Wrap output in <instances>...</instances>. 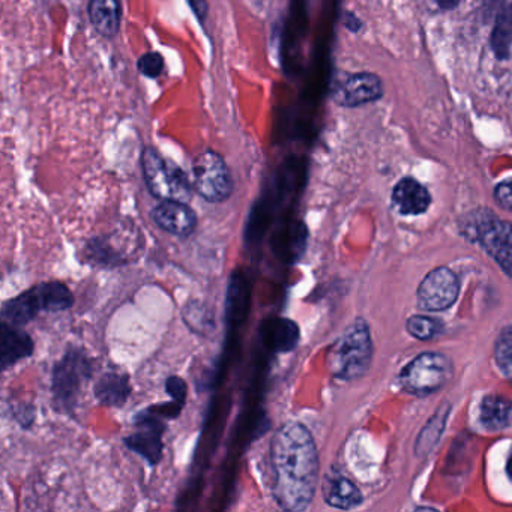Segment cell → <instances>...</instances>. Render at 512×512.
Wrapping results in <instances>:
<instances>
[{
  "mask_svg": "<svg viewBox=\"0 0 512 512\" xmlns=\"http://www.w3.org/2000/svg\"><path fill=\"white\" fill-rule=\"evenodd\" d=\"M272 493L286 511L310 506L319 481V457L313 436L304 425H283L271 445Z\"/></svg>",
  "mask_w": 512,
  "mask_h": 512,
  "instance_id": "6da1fadb",
  "label": "cell"
},
{
  "mask_svg": "<svg viewBox=\"0 0 512 512\" xmlns=\"http://www.w3.org/2000/svg\"><path fill=\"white\" fill-rule=\"evenodd\" d=\"M373 358L370 329L364 320H356L335 341L329 353V367L334 376L355 380L367 373Z\"/></svg>",
  "mask_w": 512,
  "mask_h": 512,
  "instance_id": "7a4b0ae2",
  "label": "cell"
},
{
  "mask_svg": "<svg viewBox=\"0 0 512 512\" xmlns=\"http://www.w3.org/2000/svg\"><path fill=\"white\" fill-rule=\"evenodd\" d=\"M73 302V293L64 283H43L5 304L4 323L23 326L41 311L67 310Z\"/></svg>",
  "mask_w": 512,
  "mask_h": 512,
  "instance_id": "3957f363",
  "label": "cell"
},
{
  "mask_svg": "<svg viewBox=\"0 0 512 512\" xmlns=\"http://www.w3.org/2000/svg\"><path fill=\"white\" fill-rule=\"evenodd\" d=\"M143 178L152 196L163 200H178L187 203L193 193V184L181 167L167 161L154 148L143 149Z\"/></svg>",
  "mask_w": 512,
  "mask_h": 512,
  "instance_id": "277c9868",
  "label": "cell"
},
{
  "mask_svg": "<svg viewBox=\"0 0 512 512\" xmlns=\"http://www.w3.org/2000/svg\"><path fill=\"white\" fill-rule=\"evenodd\" d=\"M452 376V364L442 353H422L400 373L404 391L415 395H430L439 391Z\"/></svg>",
  "mask_w": 512,
  "mask_h": 512,
  "instance_id": "5b68a950",
  "label": "cell"
},
{
  "mask_svg": "<svg viewBox=\"0 0 512 512\" xmlns=\"http://www.w3.org/2000/svg\"><path fill=\"white\" fill-rule=\"evenodd\" d=\"M194 191L211 203H220L229 199L233 191L232 173L226 161L214 151H205L194 160Z\"/></svg>",
  "mask_w": 512,
  "mask_h": 512,
  "instance_id": "8992f818",
  "label": "cell"
},
{
  "mask_svg": "<svg viewBox=\"0 0 512 512\" xmlns=\"http://www.w3.org/2000/svg\"><path fill=\"white\" fill-rule=\"evenodd\" d=\"M473 229L479 244L512 277V224L487 211L475 215Z\"/></svg>",
  "mask_w": 512,
  "mask_h": 512,
  "instance_id": "52a82bcc",
  "label": "cell"
},
{
  "mask_svg": "<svg viewBox=\"0 0 512 512\" xmlns=\"http://www.w3.org/2000/svg\"><path fill=\"white\" fill-rule=\"evenodd\" d=\"M382 95V82L373 73L341 74L332 86V100L349 109L373 103Z\"/></svg>",
  "mask_w": 512,
  "mask_h": 512,
  "instance_id": "ba28073f",
  "label": "cell"
},
{
  "mask_svg": "<svg viewBox=\"0 0 512 512\" xmlns=\"http://www.w3.org/2000/svg\"><path fill=\"white\" fill-rule=\"evenodd\" d=\"M458 292H460V283L451 269H434L419 286V307L428 311L446 310L457 301Z\"/></svg>",
  "mask_w": 512,
  "mask_h": 512,
  "instance_id": "9c48e42d",
  "label": "cell"
},
{
  "mask_svg": "<svg viewBox=\"0 0 512 512\" xmlns=\"http://www.w3.org/2000/svg\"><path fill=\"white\" fill-rule=\"evenodd\" d=\"M152 220L164 232L188 236L197 226L196 212L185 202L163 200L152 212Z\"/></svg>",
  "mask_w": 512,
  "mask_h": 512,
  "instance_id": "30bf717a",
  "label": "cell"
},
{
  "mask_svg": "<svg viewBox=\"0 0 512 512\" xmlns=\"http://www.w3.org/2000/svg\"><path fill=\"white\" fill-rule=\"evenodd\" d=\"M392 202L403 215H419L427 211L431 197L416 179L403 178L392 191Z\"/></svg>",
  "mask_w": 512,
  "mask_h": 512,
  "instance_id": "8fae6325",
  "label": "cell"
},
{
  "mask_svg": "<svg viewBox=\"0 0 512 512\" xmlns=\"http://www.w3.org/2000/svg\"><path fill=\"white\" fill-rule=\"evenodd\" d=\"M479 421L490 431L506 430L512 425V401L503 395L490 394L479 406Z\"/></svg>",
  "mask_w": 512,
  "mask_h": 512,
  "instance_id": "7c38bea8",
  "label": "cell"
},
{
  "mask_svg": "<svg viewBox=\"0 0 512 512\" xmlns=\"http://www.w3.org/2000/svg\"><path fill=\"white\" fill-rule=\"evenodd\" d=\"M89 19L98 34L104 38H115L121 28L118 0H89Z\"/></svg>",
  "mask_w": 512,
  "mask_h": 512,
  "instance_id": "4fadbf2b",
  "label": "cell"
},
{
  "mask_svg": "<svg viewBox=\"0 0 512 512\" xmlns=\"http://www.w3.org/2000/svg\"><path fill=\"white\" fill-rule=\"evenodd\" d=\"M323 497L328 505L338 509L356 508L362 502L361 491L344 476H328L323 485Z\"/></svg>",
  "mask_w": 512,
  "mask_h": 512,
  "instance_id": "5bb4252c",
  "label": "cell"
},
{
  "mask_svg": "<svg viewBox=\"0 0 512 512\" xmlns=\"http://www.w3.org/2000/svg\"><path fill=\"white\" fill-rule=\"evenodd\" d=\"M19 326L8 325L4 323L2 326V368L7 370L10 365L16 364L20 359L31 355L34 350L29 335L19 331Z\"/></svg>",
  "mask_w": 512,
  "mask_h": 512,
  "instance_id": "9a60e30c",
  "label": "cell"
},
{
  "mask_svg": "<svg viewBox=\"0 0 512 512\" xmlns=\"http://www.w3.org/2000/svg\"><path fill=\"white\" fill-rule=\"evenodd\" d=\"M85 370V361L82 356L76 355H68L56 368V395L61 397V400H70L71 395L79 388L82 377L85 376Z\"/></svg>",
  "mask_w": 512,
  "mask_h": 512,
  "instance_id": "2e32d148",
  "label": "cell"
},
{
  "mask_svg": "<svg viewBox=\"0 0 512 512\" xmlns=\"http://www.w3.org/2000/svg\"><path fill=\"white\" fill-rule=\"evenodd\" d=\"M95 391L103 403L109 404V406H119L127 400L130 386H128L127 377L119 376V374H107L98 382Z\"/></svg>",
  "mask_w": 512,
  "mask_h": 512,
  "instance_id": "e0dca14e",
  "label": "cell"
},
{
  "mask_svg": "<svg viewBox=\"0 0 512 512\" xmlns=\"http://www.w3.org/2000/svg\"><path fill=\"white\" fill-rule=\"evenodd\" d=\"M151 428L148 431H142V433L136 434V436L128 437L127 443L131 449L140 452L145 455L151 463H157L160 460L161 442L160 433L161 431Z\"/></svg>",
  "mask_w": 512,
  "mask_h": 512,
  "instance_id": "ac0fdd59",
  "label": "cell"
},
{
  "mask_svg": "<svg viewBox=\"0 0 512 512\" xmlns=\"http://www.w3.org/2000/svg\"><path fill=\"white\" fill-rule=\"evenodd\" d=\"M494 356L503 376L512 382V325L506 326L497 337Z\"/></svg>",
  "mask_w": 512,
  "mask_h": 512,
  "instance_id": "d6986e66",
  "label": "cell"
},
{
  "mask_svg": "<svg viewBox=\"0 0 512 512\" xmlns=\"http://www.w3.org/2000/svg\"><path fill=\"white\" fill-rule=\"evenodd\" d=\"M407 331L418 340H430L439 331V323L427 316H413L407 320Z\"/></svg>",
  "mask_w": 512,
  "mask_h": 512,
  "instance_id": "ffe728a7",
  "label": "cell"
},
{
  "mask_svg": "<svg viewBox=\"0 0 512 512\" xmlns=\"http://www.w3.org/2000/svg\"><path fill=\"white\" fill-rule=\"evenodd\" d=\"M137 67H139V71L143 76L149 77V79H157L164 71L163 56L155 52L146 53V55L139 59Z\"/></svg>",
  "mask_w": 512,
  "mask_h": 512,
  "instance_id": "44dd1931",
  "label": "cell"
},
{
  "mask_svg": "<svg viewBox=\"0 0 512 512\" xmlns=\"http://www.w3.org/2000/svg\"><path fill=\"white\" fill-rule=\"evenodd\" d=\"M494 199L502 208L512 209V178L497 185L494 190Z\"/></svg>",
  "mask_w": 512,
  "mask_h": 512,
  "instance_id": "7402d4cb",
  "label": "cell"
},
{
  "mask_svg": "<svg viewBox=\"0 0 512 512\" xmlns=\"http://www.w3.org/2000/svg\"><path fill=\"white\" fill-rule=\"evenodd\" d=\"M167 391L172 394L173 398H176L178 401H182L185 397V383L182 382V379L172 377V379L167 382Z\"/></svg>",
  "mask_w": 512,
  "mask_h": 512,
  "instance_id": "603a6c76",
  "label": "cell"
},
{
  "mask_svg": "<svg viewBox=\"0 0 512 512\" xmlns=\"http://www.w3.org/2000/svg\"><path fill=\"white\" fill-rule=\"evenodd\" d=\"M188 2H190L191 8H193L194 13L199 17V20L206 19V14H208L206 0H188Z\"/></svg>",
  "mask_w": 512,
  "mask_h": 512,
  "instance_id": "cb8c5ba5",
  "label": "cell"
},
{
  "mask_svg": "<svg viewBox=\"0 0 512 512\" xmlns=\"http://www.w3.org/2000/svg\"><path fill=\"white\" fill-rule=\"evenodd\" d=\"M434 2H436L442 10L449 11L455 10L463 0H434Z\"/></svg>",
  "mask_w": 512,
  "mask_h": 512,
  "instance_id": "d4e9b609",
  "label": "cell"
},
{
  "mask_svg": "<svg viewBox=\"0 0 512 512\" xmlns=\"http://www.w3.org/2000/svg\"><path fill=\"white\" fill-rule=\"evenodd\" d=\"M508 473H509V476H511V479H512V451H511V454H509Z\"/></svg>",
  "mask_w": 512,
  "mask_h": 512,
  "instance_id": "484cf974",
  "label": "cell"
}]
</instances>
